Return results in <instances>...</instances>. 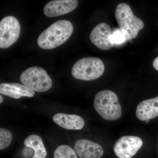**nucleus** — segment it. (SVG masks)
I'll return each instance as SVG.
<instances>
[{"mask_svg": "<svg viewBox=\"0 0 158 158\" xmlns=\"http://www.w3.org/2000/svg\"><path fill=\"white\" fill-rule=\"evenodd\" d=\"M73 31L70 22L64 19L57 21L40 34L37 39V44L44 49L56 48L69 39Z\"/></svg>", "mask_w": 158, "mask_h": 158, "instance_id": "f257e3e1", "label": "nucleus"}, {"mask_svg": "<svg viewBox=\"0 0 158 158\" xmlns=\"http://www.w3.org/2000/svg\"><path fill=\"white\" fill-rule=\"evenodd\" d=\"M94 107L102 118L106 120L114 121L122 116V108L118 97L110 90H103L97 94Z\"/></svg>", "mask_w": 158, "mask_h": 158, "instance_id": "f03ea898", "label": "nucleus"}, {"mask_svg": "<svg viewBox=\"0 0 158 158\" xmlns=\"http://www.w3.org/2000/svg\"><path fill=\"white\" fill-rule=\"evenodd\" d=\"M115 17L127 40L136 38L139 31L144 28L143 21L134 15L131 7L126 3H120L117 6Z\"/></svg>", "mask_w": 158, "mask_h": 158, "instance_id": "7ed1b4c3", "label": "nucleus"}, {"mask_svg": "<svg viewBox=\"0 0 158 158\" xmlns=\"http://www.w3.org/2000/svg\"><path fill=\"white\" fill-rule=\"evenodd\" d=\"M104 71V64L101 59L97 57H86L74 64L72 74L78 80L93 81L101 77Z\"/></svg>", "mask_w": 158, "mask_h": 158, "instance_id": "20e7f679", "label": "nucleus"}, {"mask_svg": "<svg viewBox=\"0 0 158 158\" xmlns=\"http://www.w3.org/2000/svg\"><path fill=\"white\" fill-rule=\"evenodd\" d=\"M22 83L34 91L44 92L52 88V81L45 69L38 66L27 69L20 77Z\"/></svg>", "mask_w": 158, "mask_h": 158, "instance_id": "39448f33", "label": "nucleus"}, {"mask_svg": "<svg viewBox=\"0 0 158 158\" xmlns=\"http://www.w3.org/2000/svg\"><path fill=\"white\" fill-rule=\"evenodd\" d=\"M19 21L14 16L4 18L0 22V48H6L16 42L20 34Z\"/></svg>", "mask_w": 158, "mask_h": 158, "instance_id": "423d86ee", "label": "nucleus"}, {"mask_svg": "<svg viewBox=\"0 0 158 158\" xmlns=\"http://www.w3.org/2000/svg\"><path fill=\"white\" fill-rule=\"evenodd\" d=\"M143 145V141L137 136H124L116 141L113 147L114 153L119 158H131Z\"/></svg>", "mask_w": 158, "mask_h": 158, "instance_id": "0eeeda50", "label": "nucleus"}, {"mask_svg": "<svg viewBox=\"0 0 158 158\" xmlns=\"http://www.w3.org/2000/svg\"><path fill=\"white\" fill-rule=\"evenodd\" d=\"M112 33L111 28L108 24L100 23L91 31L90 35V41L98 48L108 50L114 45L111 41Z\"/></svg>", "mask_w": 158, "mask_h": 158, "instance_id": "6e6552de", "label": "nucleus"}, {"mask_svg": "<svg viewBox=\"0 0 158 158\" xmlns=\"http://www.w3.org/2000/svg\"><path fill=\"white\" fill-rule=\"evenodd\" d=\"M78 5L77 0H54L46 4L44 12L47 17L60 16L73 11Z\"/></svg>", "mask_w": 158, "mask_h": 158, "instance_id": "1a4fd4ad", "label": "nucleus"}, {"mask_svg": "<svg viewBox=\"0 0 158 158\" xmlns=\"http://www.w3.org/2000/svg\"><path fill=\"white\" fill-rule=\"evenodd\" d=\"M74 150L80 158H100L104 152L100 144L87 139L77 140Z\"/></svg>", "mask_w": 158, "mask_h": 158, "instance_id": "9d476101", "label": "nucleus"}, {"mask_svg": "<svg viewBox=\"0 0 158 158\" xmlns=\"http://www.w3.org/2000/svg\"><path fill=\"white\" fill-rule=\"evenodd\" d=\"M136 115L141 121L150 120L158 117V96L140 102L136 109Z\"/></svg>", "mask_w": 158, "mask_h": 158, "instance_id": "9b49d317", "label": "nucleus"}, {"mask_svg": "<svg viewBox=\"0 0 158 158\" xmlns=\"http://www.w3.org/2000/svg\"><path fill=\"white\" fill-rule=\"evenodd\" d=\"M0 93L15 99L23 97H33L35 91L23 85L18 83H2L0 85Z\"/></svg>", "mask_w": 158, "mask_h": 158, "instance_id": "f8f14e48", "label": "nucleus"}, {"mask_svg": "<svg viewBox=\"0 0 158 158\" xmlns=\"http://www.w3.org/2000/svg\"><path fill=\"white\" fill-rule=\"evenodd\" d=\"M53 120L56 124L67 130H80L85 126V122L81 116L59 113L55 114Z\"/></svg>", "mask_w": 158, "mask_h": 158, "instance_id": "ddd939ff", "label": "nucleus"}, {"mask_svg": "<svg viewBox=\"0 0 158 158\" xmlns=\"http://www.w3.org/2000/svg\"><path fill=\"white\" fill-rule=\"evenodd\" d=\"M26 147L30 148L34 150L33 158H45L47 151L41 138L37 135H31L24 141Z\"/></svg>", "mask_w": 158, "mask_h": 158, "instance_id": "4468645a", "label": "nucleus"}, {"mask_svg": "<svg viewBox=\"0 0 158 158\" xmlns=\"http://www.w3.org/2000/svg\"><path fill=\"white\" fill-rule=\"evenodd\" d=\"M54 158H78L74 150L67 145L59 146L54 153Z\"/></svg>", "mask_w": 158, "mask_h": 158, "instance_id": "2eb2a0df", "label": "nucleus"}, {"mask_svg": "<svg viewBox=\"0 0 158 158\" xmlns=\"http://www.w3.org/2000/svg\"><path fill=\"white\" fill-rule=\"evenodd\" d=\"M12 140V135L10 131L6 129H0V150L9 147Z\"/></svg>", "mask_w": 158, "mask_h": 158, "instance_id": "dca6fc26", "label": "nucleus"}, {"mask_svg": "<svg viewBox=\"0 0 158 158\" xmlns=\"http://www.w3.org/2000/svg\"><path fill=\"white\" fill-rule=\"evenodd\" d=\"M111 41L113 44H120L127 40L126 37L120 29L114 30L112 33Z\"/></svg>", "mask_w": 158, "mask_h": 158, "instance_id": "f3484780", "label": "nucleus"}, {"mask_svg": "<svg viewBox=\"0 0 158 158\" xmlns=\"http://www.w3.org/2000/svg\"><path fill=\"white\" fill-rule=\"evenodd\" d=\"M153 66L156 70L158 71V56L154 60L153 62Z\"/></svg>", "mask_w": 158, "mask_h": 158, "instance_id": "a211bd4d", "label": "nucleus"}, {"mask_svg": "<svg viewBox=\"0 0 158 158\" xmlns=\"http://www.w3.org/2000/svg\"><path fill=\"white\" fill-rule=\"evenodd\" d=\"M0 98H1V100H0V103H2L3 101V98L2 95H0Z\"/></svg>", "mask_w": 158, "mask_h": 158, "instance_id": "6ab92c4d", "label": "nucleus"}, {"mask_svg": "<svg viewBox=\"0 0 158 158\" xmlns=\"http://www.w3.org/2000/svg\"><path fill=\"white\" fill-rule=\"evenodd\" d=\"M146 121V122H146V123H148L149 122V120H146V121Z\"/></svg>", "mask_w": 158, "mask_h": 158, "instance_id": "aec40b11", "label": "nucleus"}]
</instances>
